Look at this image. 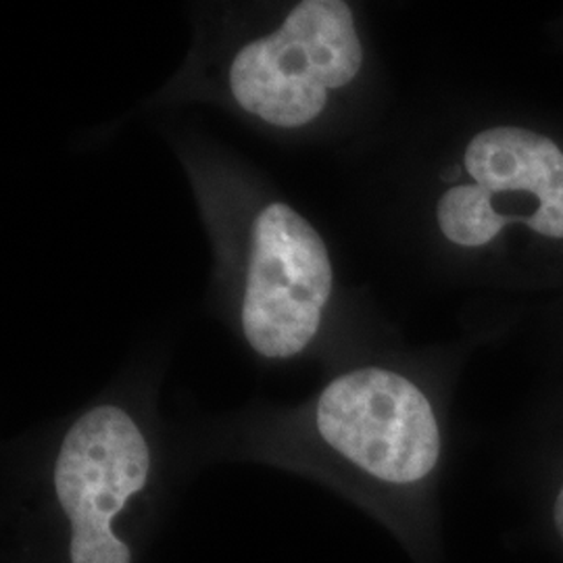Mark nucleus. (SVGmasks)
I'll return each mask as SVG.
<instances>
[{"label":"nucleus","instance_id":"nucleus-2","mask_svg":"<svg viewBox=\"0 0 563 563\" xmlns=\"http://www.w3.org/2000/svg\"><path fill=\"white\" fill-rule=\"evenodd\" d=\"M234 299L242 341L263 362H292L322 334L334 265L297 207L222 167L188 163Z\"/></svg>","mask_w":563,"mask_h":563},{"label":"nucleus","instance_id":"nucleus-5","mask_svg":"<svg viewBox=\"0 0 563 563\" xmlns=\"http://www.w3.org/2000/svg\"><path fill=\"white\" fill-rule=\"evenodd\" d=\"M155 449L141 418L123 402L81 411L53 457V495L67 522L69 563H134L115 520L151 483Z\"/></svg>","mask_w":563,"mask_h":563},{"label":"nucleus","instance_id":"nucleus-4","mask_svg":"<svg viewBox=\"0 0 563 563\" xmlns=\"http://www.w3.org/2000/svg\"><path fill=\"white\" fill-rule=\"evenodd\" d=\"M434 218L443 239L484 249L520 228L563 241V148L520 125H493L472 136L446 176Z\"/></svg>","mask_w":563,"mask_h":563},{"label":"nucleus","instance_id":"nucleus-6","mask_svg":"<svg viewBox=\"0 0 563 563\" xmlns=\"http://www.w3.org/2000/svg\"><path fill=\"white\" fill-rule=\"evenodd\" d=\"M541 523L549 537V543L555 544V549L563 558V467L558 470L555 478L544 490L543 504H541Z\"/></svg>","mask_w":563,"mask_h":563},{"label":"nucleus","instance_id":"nucleus-3","mask_svg":"<svg viewBox=\"0 0 563 563\" xmlns=\"http://www.w3.org/2000/svg\"><path fill=\"white\" fill-rule=\"evenodd\" d=\"M365 65L349 2L301 0L272 27L241 42L223 63V97L244 118L276 132L322 123Z\"/></svg>","mask_w":563,"mask_h":563},{"label":"nucleus","instance_id":"nucleus-1","mask_svg":"<svg viewBox=\"0 0 563 563\" xmlns=\"http://www.w3.org/2000/svg\"><path fill=\"white\" fill-rule=\"evenodd\" d=\"M262 462L322 478L376 516L420 562L437 549L443 416L401 369L349 367L251 437Z\"/></svg>","mask_w":563,"mask_h":563}]
</instances>
